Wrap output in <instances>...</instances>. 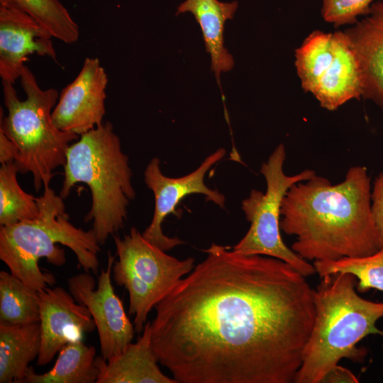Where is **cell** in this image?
I'll return each mask as SVG.
<instances>
[{
	"mask_svg": "<svg viewBox=\"0 0 383 383\" xmlns=\"http://www.w3.org/2000/svg\"><path fill=\"white\" fill-rule=\"evenodd\" d=\"M316 272L321 277L337 273L353 274L357 279V290L365 292L371 289L383 292V248L372 255L337 260H316Z\"/></svg>",
	"mask_w": 383,
	"mask_h": 383,
	"instance_id": "cell-23",
	"label": "cell"
},
{
	"mask_svg": "<svg viewBox=\"0 0 383 383\" xmlns=\"http://www.w3.org/2000/svg\"><path fill=\"white\" fill-rule=\"evenodd\" d=\"M18 148L15 144L0 131V162L1 165L15 161Z\"/></svg>",
	"mask_w": 383,
	"mask_h": 383,
	"instance_id": "cell-27",
	"label": "cell"
},
{
	"mask_svg": "<svg viewBox=\"0 0 383 383\" xmlns=\"http://www.w3.org/2000/svg\"><path fill=\"white\" fill-rule=\"evenodd\" d=\"M17 173L14 162L0 167V226L35 219L40 213L37 197L22 189Z\"/></svg>",
	"mask_w": 383,
	"mask_h": 383,
	"instance_id": "cell-22",
	"label": "cell"
},
{
	"mask_svg": "<svg viewBox=\"0 0 383 383\" xmlns=\"http://www.w3.org/2000/svg\"><path fill=\"white\" fill-rule=\"evenodd\" d=\"M226 153L224 148L216 150L194 171L179 177L165 175L160 169V159H151L144 171V182L154 194L155 209L151 223L142 233L145 239L165 251L183 244L184 242L177 237H169L163 233L162 223L171 213L180 215L177 212V206L190 194H202L206 201L225 209V196L218 190L209 188L204 179L208 171L223 159Z\"/></svg>",
	"mask_w": 383,
	"mask_h": 383,
	"instance_id": "cell-10",
	"label": "cell"
},
{
	"mask_svg": "<svg viewBox=\"0 0 383 383\" xmlns=\"http://www.w3.org/2000/svg\"><path fill=\"white\" fill-rule=\"evenodd\" d=\"M117 260L113 277L129 295V313L136 332L143 331L149 312L194 266V260H178L145 239L135 227L123 238L115 236Z\"/></svg>",
	"mask_w": 383,
	"mask_h": 383,
	"instance_id": "cell-8",
	"label": "cell"
},
{
	"mask_svg": "<svg viewBox=\"0 0 383 383\" xmlns=\"http://www.w3.org/2000/svg\"><path fill=\"white\" fill-rule=\"evenodd\" d=\"M108 76L97 57H87L74 78L60 92L53 109L55 126L81 135L101 125L106 113Z\"/></svg>",
	"mask_w": 383,
	"mask_h": 383,
	"instance_id": "cell-12",
	"label": "cell"
},
{
	"mask_svg": "<svg viewBox=\"0 0 383 383\" xmlns=\"http://www.w3.org/2000/svg\"><path fill=\"white\" fill-rule=\"evenodd\" d=\"M371 196V179L364 166L351 167L335 184L315 174L286 193L281 231L296 236L291 248L306 260L372 255L380 245Z\"/></svg>",
	"mask_w": 383,
	"mask_h": 383,
	"instance_id": "cell-2",
	"label": "cell"
},
{
	"mask_svg": "<svg viewBox=\"0 0 383 383\" xmlns=\"http://www.w3.org/2000/svg\"><path fill=\"white\" fill-rule=\"evenodd\" d=\"M372 211L377 226L380 248H383V171L376 177L372 190Z\"/></svg>",
	"mask_w": 383,
	"mask_h": 383,
	"instance_id": "cell-25",
	"label": "cell"
},
{
	"mask_svg": "<svg viewBox=\"0 0 383 383\" xmlns=\"http://www.w3.org/2000/svg\"><path fill=\"white\" fill-rule=\"evenodd\" d=\"M40 213L33 220L0 226V259L10 272L30 289L41 292L55 283V277L39 267L41 258L57 267L66 262L65 250L73 251L87 272L96 274L100 244L92 229L84 231L70 221L64 199L50 185L37 197Z\"/></svg>",
	"mask_w": 383,
	"mask_h": 383,
	"instance_id": "cell-4",
	"label": "cell"
},
{
	"mask_svg": "<svg viewBox=\"0 0 383 383\" xmlns=\"http://www.w3.org/2000/svg\"><path fill=\"white\" fill-rule=\"evenodd\" d=\"M377 0H322L321 14L323 19L335 28L354 25L357 17L367 16L371 6Z\"/></svg>",
	"mask_w": 383,
	"mask_h": 383,
	"instance_id": "cell-24",
	"label": "cell"
},
{
	"mask_svg": "<svg viewBox=\"0 0 383 383\" xmlns=\"http://www.w3.org/2000/svg\"><path fill=\"white\" fill-rule=\"evenodd\" d=\"M60 196L65 199L77 183L91 192V206L84 217L100 245L123 228L127 208L135 197L128 157L110 121L80 135L67 151Z\"/></svg>",
	"mask_w": 383,
	"mask_h": 383,
	"instance_id": "cell-5",
	"label": "cell"
},
{
	"mask_svg": "<svg viewBox=\"0 0 383 383\" xmlns=\"http://www.w3.org/2000/svg\"><path fill=\"white\" fill-rule=\"evenodd\" d=\"M40 345V322L0 323V382L21 383L29 363L38 358Z\"/></svg>",
	"mask_w": 383,
	"mask_h": 383,
	"instance_id": "cell-18",
	"label": "cell"
},
{
	"mask_svg": "<svg viewBox=\"0 0 383 383\" xmlns=\"http://www.w3.org/2000/svg\"><path fill=\"white\" fill-rule=\"evenodd\" d=\"M96 349L82 340L70 343L58 352L55 365L48 372L36 374L29 367L21 382L96 383L99 369L95 364Z\"/></svg>",
	"mask_w": 383,
	"mask_h": 383,
	"instance_id": "cell-19",
	"label": "cell"
},
{
	"mask_svg": "<svg viewBox=\"0 0 383 383\" xmlns=\"http://www.w3.org/2000/svg\"><path fill=\"white\" fill-rule=\"evenodd\" d=\"M52 34L28 14L0 4V77L14 84L28 55L37 54L57 61Z\"/></svg>",
	"mask_w": 383,
	"mask_h": 383,
	"instance_id": "cell-14",
	"label": "cell"
},
{
	"mask_svg": "<svg viewBox=\"0 0 383 383\" xmlns=\"http://www.w3.org/2000/svg\"><path fill=\"white\" fill-rule=\"evenodd\" d=\"M20 82L26 98L18 97L14 84L2 81L4 102L8 114L2 116L0 131L18 148L14 161L19 173H31L35 189L50 185L53 171L64 166L70 143L79 135L58 129L52 113L60 94L55 88L43 89L30 70L23 66Z\"/></svg>",
	"mask_w": 383,
	"mask_h": 383,
	"instance_id": "cell-6",
	"label": "cell"
},
{
	"mask_svg": "<svg viewBox=\"0 0 383 383\" xmlns=\"http://www.w3.org/2000/svg\"><path fill=\"white\" fill-rule=\"evenodd\" d=\"M286 150L278 145L260 171L266 182V191L252 189L241 204L250 226L232 250L243 255H261L275 257L290 265L305 277L316 272L313 265L302 258L284 243L280 233L281 206L284 196L294 184L306 181L316 172L306 169L287 175L284 170Z\"/></svg>",
	"mask_w": 383,
	"mask_h": 383,
	"instance_id": "cell-7",
	"label": "cell"
},
{
	"mask_svg": "<svg viewBox=\"0 0 383 383\" xmlns=\"http://www.w3.org/2000/svg\"><path fill=\"white\" fill-rule=\"evenodd\" d=\"M238 6L236 1L185 0L177 7V15L191 13L199 23L220 88L221 73L230 71L234 65L233 56L224 46L223 33L226 21L233 18Z\"/></svg>",
	"mask_w": 383,
	"mask_h": 383,
	"instance_id": "cell-17",
	"label": "cell"
},
{
	"mask_svg": "<svg viewBox=\"0 0 383 383\" xmlns=\"http://www.w3.org/2000/svg\"><path fill=\"white\" fill-rule=\"evenodd\" d=\"M41 345L38 365L50 363L65 345L82 340L96 328L88 309L61 287L38 292Z\"/></svg>",
	"mask_w": 383,
	"mask_h": 383,
	"instance_id": "cell-13",
	"label": "cell"
},
{
	"mask_svg": "<svg viewBox=\"0 0 383 383\" xmlns=\"http://www.w3.org/2000/svg\"><path fill=\"white\" fill-rule=\"evenodd\" d=\"M115 257L109 252L106 268L101 270L96 288L94 277L87 272L68 279L70 294L92 316L99 334L101 355L105 360L122 352L131 343L135 331L111 283Z\"/></svg>",
	"mask_w": 383,
	"mask_h": 383,
	"instance_id": "cell-11",
	"label": "cell"
},
{
	"mask_svg": "<svg viewBox=\"0 0 383 383\" xmlns=\"http://www.w3.org/2000/svg\"><path fill=\"white\" fill-rule=\"evenodd\" d=\"M343 32L360 63L362 97L374 101L383 112V0L374 2L363 20Z\"/></svg>",
	"mask_w": 383,
	"mask_h": 383,
	"instance_id": "cell-15",
	"label": "cell"
},
{
	"mask_svg": "<svg viewBox=\"0 0 383 383\" xmlns=\"http://www.w3.org/2000/svg\"><path fill=\"white\" fill-rule=\"evenodd\" d=\"M357 383L356 376L348 369L338 364L332 367L325 375L321 383Z\"/></svg>",
	"mask_w": 383,
	"mask_h": 383,
	"instance_id": "cell-26",
	"label": "cell"
},
{
	"mask_svg": "<svg viewBox=\"0 0 383 383\" xmlns=\"http://www.w3.org/2000/svg\"><path fill=\"white\" fill-rule=\"evenodd\" d=\"M158 362L151 344L150 323L146 322L135 343L109 360L96 357V383H177L161 371Z\"/></svg>",
	"mask_w": 383,
	"mask_h": 383,
	"instance_id": "cell-16",
	"label": "cell"
},
{
	"mask_svg": "<svg viewBox=\"0 0 383 383\" xmlns=\"http://www.w3.org/2000/svg\"><path fill=\"white\" fill-rule=\"evenodd\" d=\"M40 321L38 292L10 272H0V323L23 325Z\"/></svg>",
	"mask_w": 383,
	"mask_h": 383,
	"instance_id": "cell-20",
	"label": "cell"
},
{
	"mask_svg": "<svg viewBox=\"0 0 383 383\" xmlns=\"http://www.w3.org/2000/svg\"><path fill=\"white\" fill-rule=\"evenodd\" d=\"M313 292L315 317L294 382L321 383L343 358L362 362L366 350L357 347L369 335L383 336L376 323L383 317V301L361 297L350 273L324 276Z\"/></svg>",
	"mask_w": 383,
	"mask_h": 383,
	"instance_id": "cell-3",
	"label": "cell"
},
{
	"mask_svg": "<svg viewBox=\"0 0 383 383\" xmlns=\"http://www.w3.org/2000/svg\"><path fill=\"white\" fill-rule=\"evenodd\" d=\"M155 306L152 349L177 383H291L315 308L284 261L212 243Z\"/></svg>",
	"mask_w": 383,
	"mask_h": 383,
	"instance_id": "cell-1",
	"label": "cell"
},
{
	"mask_svg": "<svg viewBox=\"0 0 383 383\" xmlns=\"http://www.w3.org/2000/svg\"><path fill=\"white\" fill-rule=\"evenodd\" d=\"M0 4L28 14L65 43L78 40L79 26L59 0H0Z\"/></svg>",
	"mask_w": 383,
	"mask_h": 383,
	"instance_id": "cell-21",
	"label": "cell"
},
{
	"mask_svg": "<svg viewBox=\"0 0 383 383\" xmlns=\"http://www.w3.org/2000/svg\"><path fill=\"white\" fill-rule=\"evenodd\" d=\"M295 66L303 89L328 111L362 97L360 63L343 31H313L296 50Z\"/></svg>",
	"mask_w": 383,
	"mask_h": 383,
	"instance_id": "cell-9",
	"label": "cell"
}]
</instances>
